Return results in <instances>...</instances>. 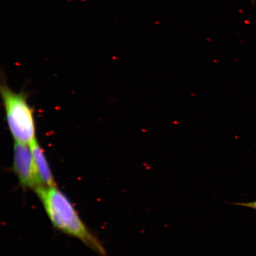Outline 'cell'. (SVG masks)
I'll return each mask as SVG.
<instances>
[{"mask_svg": "<svg viewBox=\"0 0 256 256\" xmlns=\"http://www.w3.org/2000/svg\"><path fill=\"white\" fill-rule=\"evenodd\" d=\"M54 228L78 239L98 254L106 255L100 240L90 231L71 200L56 186H41L35 191Z\"/></svg>", "mask_w": 256, "mask_h": 256, "instance_id": "cell-1", "label": "cell"}, {"mask_svg": "<svg viewBox=\"0 0 256 256\" xmlns=\"http://www.w3.org/2000/svg\"><path fill=\"white\" fill-rule=\"evenodd\" d=\"M1 94L6 121L14 142L30 145L36 140V124L27 96L12 90L6 84L1 86Z\"/></svg>", "mask_w": 256, "mask_h": 256, "instance_id": "cell-2", "label": "cell"}, {"mask_svg": "<svg viewBox=\"0 0 256 256\" xmlns=\"http://www.w3.org/2000/svg\"><path fill=\"white\" fill-rule=\"evenodd\" d=\"M12 168L22 187L36 191L42 186L35 168L30 145L14 143Z\"/></svg>", "mask_w": 256, "mask_h": 256, "instance_id": "cell-3", "label": "cell"}, {"mask_svg": "<svg viewBox=\"0 0 256 256\" xmlns=\"http://www.w3.org/2000/svg\"><path fill=\"white\" fill-rule=\"evenodd\" d=\"M30 146L35 168L42 186L46 187L56 186L49 162L40 143L37 140H35Z\"/></svg>", "mask_w": 256, "mask_h": 256, "instance_id": "cell-4", "label": "cell"}, {"mask_svg": "<svg viewBox=\"0 0 256 256\" xmlns=\"http://www.w3.org/2000/svg\"><path fill=\"white\" fill-rule=\"evenodd\" d=\"M232 204H234V206L251 208V209L256 210V200L251 202H236L232 203Z\"/></svg>", "mask_w": 256, "mask_h": 256, "instance_id": "cell-5", "label": "cell"}]
</instances>
